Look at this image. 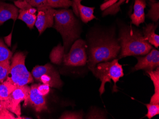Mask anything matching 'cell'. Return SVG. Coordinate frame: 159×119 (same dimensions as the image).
<instances>
[{"instance_id": "cell-29", "label": "cell", "mask_w": 159, "mask_h": 119, "mask_svg": "<svg viewBox=\"0 0 159 119\" xmlns=\"http://www.w3.org/2000/svg\"><path fill=\"white\" fill-rule=\"evenodd\" d=\"M29 3L34 7L37 8L41 5L47 4V0H30Z\"/></svg>"}, {"instance_id": "cell-28", "label": "cell", "mask_w": 159, "mask_h": 119, "mask_svg": "<svg viewBox=\"0 0 159 119\" xmlns=\"http://www.w3.org/2000/svg\"><path fill=\"white\" fill-rule=\"evenodd\" d=\"M16 119V117L8 109L5 108L0 111V119Z\"/></svg>"}, {"instance_id": "cell-11", "label": "cell", "mask_w": 159, "mask_h": 119, "mask_svg": "<svg viewBox=\"0 0 159 119\" xmlns=\"http://www.w3.org/2000/svg\"><path fill=\"white\" fill-rule=\"evenodd\" d=\"M38 84H34L31 86L26 106L28 104L31 105L36 112L40 113L43 111H47L48 108L45 96H42L38 93Z\"/></svg>"}, {"instance_id": "cell-8", "label": "cell", "mask_w": 159, "mask_h": 119, "mask_svg": "<svg viewBox=\"0 0 159 119\" xmlns=\"http://www.w3.org/2000/svg\"><path fill=\"white\" fill-rule=\"evenodd\" d=\"M30 89L31 87L27 85L17 87L11 94L9 97L3 101L5 108L16 115V119H21L20 103L24 101V105L26 106Z\"/></svg>"}, {"instance_id": "cell-17", "label": "cell", "mask_w": 159, "mask_h": 119, "mask_svg": "<svg viewBox=\"0 0 159 119\" xmlns=\"http://www.w3.org/2000/svg\"><path fill=\"white\" fill-rule=\"evenodd\" d=\"M153 82L154 87V93L151 97L150 103L159 104V68H156L155 70L146 71Z\"/></svg>"}, {"instance_id": "cell-23", "label": "cell", "mask_w": 159, "mask_h": 119, "mask_svg": "<svg viewBox=\"0 0 159 119\" xmlns=\"http://www.w3.org/2000/svg\"><path fill=\"white\" fill-rule=\"evenodd\" d=\"M10 62H0V83L6 79L10 69Z\"/></svg>"}, {"instance_id": "cell-1", "label": "cell", "mask_w": 159, "mask_h": 119, "mask_svg": "<svg viewBox=\"0 0 159 119\" xmlns=\"http://www.w3.org/2000/svg\"><path fill=\"white\" fill-rule=\"evenodd\" d=\"M120 50L118 41L113 35L103 33L95 35L89 40L87 62L88 68L93 72L98 63L115 59Z\"/></svg>"}, {"instance_id": "cell-21", "label": "cell", "mask_w": 159, "mask_h": 119, "mask_svg": "<svg viewBox=\"0 0 159 119\" xmlns=\"http://www.w3.org/2000/svg\"><path fill=\"white\" fill-rule=\"evenodd\" d=\"M12 57V52L0 39V62L10 61Z\"/></svg>"}, {"instance_id": "cell-31", "label": "cell", "mask_w": 159, "mask_h": 119, "mask_svg": "<svg viewBox=\"0 0 159 119\" xmlns=\"http://www.w3.org/2000/svg\"><path fill=\"white\" fill-rule=\"evenodd\" d=\"M149 1H150V2H155L156 1V0H149Z\"/></svg>"}, {"instance_id": "cell-5", "label": "cell", "mask_w": 159, "mask_h": 119, "mask_svg": "<svg viewBox=\"0 0 159 119\" xmlns=\"http://www.w3.org/2000/svg\"><path fill=\"white\" fill-rule=\"evenodd\" d=\"M26 55L23 52H16L11 58L9 73L6 79L16 87L25 86L34 82L32 74L25 66Z\"/></svg>"}, {"instance_id": "cell-10", "label": "cell", "mask_w": 159, "mask_h": 119, "mask_svg": "<svg viewBox=\"0 0 159 119\" xmlns=\"http://www.w3.org/2000/svg\"><path fill=\"white\" fill-rule=\"evenodd\" d=\"M137 63L133 68V71L144 70H153L159 66V52L152 48L144 57H137Z\"/></svg>"}, {"instance_id": "cell-3", "label": "cell", "mask_w": 159, "mask_h": 119, "mask_svg": "<svg viewBox=\"0 0 159 119\" xmlns=\"http://www.w3.org/2000/svg\"><path fill=\"white\" fill-rule=\"evenodd\" d=\"M53 27L61 35L65 53L72 44L79 38L80 28L74 12L68 9L56 10L54 15Z\"/></svg>"}, {"instance_id": "cell-14", "label": "cell", "mask_w": 159, "mask_h": 119, "mask_svg": "<svg viewBox=\"0 0 159 119\" xmlns=\"http://www.w3.org/2000/svg\"><path fill=\"white\" fill-rule=\"evenodd\" d=\"M37 11V8L32 6L25 9H20L18 19L25 23L28 27L31 30L34 28L35 23L37 19L36 13Z\"/></svg>"}, {"instance_id": "cell-34", "label": "cell", "mask_w": 159, "mask_h": 119, "mask_svg": "<svg viewBox=\"0 0 159 119\" xmlns=\"http://www.w3.org/2000/svg\"><path fill=\"white\" fill-rule=\"evenodd\" d=\"M2 101V100H1V99H0V102H1Z\"/></svg>"}, {"instance_id": "cell-22", "label": "cell", "mask_w": 159, "mask_h": 119, "mask_svg": "<svg viewBox=\"0 0 159 119\" xmlns=\"http://www.w3.org/2000/svg\"><path fill=\"white\" fill-rule=\"evenodd\" d=\"M151 9L148 11L147 16L154 22H157L159 19V2H150Z\"/></svg>"}, {"instance_id": "cell-33", "label": "cell", "mask_w": 159, "mask_h": 119, "mask_svg": "<svg viewBox=\"0 0 159 119\" xmlns=\"http://www.w3.org/2000/svg\"><path fill=\"white\" fill-rule=\"evenodd\" d=\"M0 1H4V0H0ZM11 1H17V0H11Z\"/></svg>"}, {"instance_id": "cell-15", "label": "cell", "mask_w": 159, "mask_h": 119, "mask_svg": "<svg viewBox=\"0 0 159 119\" xmlns=\"http://www.w3.org/2000/svg\"><path fill=\"white\" fill-rule=\"evenodd\" d=\"M158 26V23L148 24L143 27L142 32L145 40L152 46L156 48H158L159 46V36L155 33Z\"/></svg>"}, {"instance_id": "cell-18", "label": "cell", "mask_w": 159, "mask_h": 119, "mask_svg": "<svg viewBox=\"0 0 159 119\" xmlns=\"http://www.w3.org/2000/svg\"><path fill=\"white\" fill-rule=\"evenodd\" d=\"M65 54L64 47L59 44L52 49L50 53L49 57L52 63L60 65L62 63L63 57Z\"/></svg>"}, {"instance_id": "cell-27", "label": "cell", "mask_w": 159, "mask_h": 119, "mask_svg": "<svg viewBox=\"0 0 159 119\" xmlns=\"http://www.w3.org/2000/svg\"><path fill=\"white\" fill-rule=\"evenodd\" d=\"M50 87H51L49 85L42 83L41 85H38L37 90L40 95L46 96L50 93Z\"/></svg>"}, {"instance_id": "cell-25", "label": "cell", "mask_w": 159, "mask_h": 119, "mask_svg": "<svg viewBox=\"0 0 159 119\" xmlns=\"http://www.w3.org/2000/svg\"><path fill=\"white\" fill-rule=\"evenodd\" d=\"M145 105L148 110L145 117H147L149 119H151L156 115L159 114V104L149 103L145 104Z\"/></svg>"}, {"instance_id": "cell-9", "label": "cell", "mask_w": 159, "mask_h": 119, "mask_svg": "<svg viewBox=\"0 0 159 119\" xmlns=\"http://www.w3.org/2000/svg\"><path fill=\"white\" fill-rule=\"evenodd\" d=\"M38 13L35 26L41 35L47 28L53 27L54 15L56 10L47 5H41L37 8Z\"/></svg>"}, {"instance_id": "cell-20", "label": "cell", "mask_w": 159, "mask_h": 119, "mask_svg": "<svg viewBox=\"0 0 159 119\" xmlns=\"http://www.w3.org/2000/svg\"><path fill=\"white\" fill-rule=\"evenodd\" d=\"M47 5L53 9H68L73 7L74 2L71 0H47Z\"/></svg>"}, {"instance_id": "cell-13", "label": "cell", "mask_w": 159, "mask_h": 119, "mask_svg": "<svg viewBox=\"0 0 159 119\" xmlns=\"http://www.w3.org/2000/svg\"><path fill=\"white\" fill-rule=\"evenodd\" d=\"M146 6V0H134V12L131 15V19L132 23L136 26L145 22L144 10Z\"/></svg>"}, {"instance_id": "cell-24", "label": "cell", "mask_w": 159, "mask_h": 119, "mask_svg": "<svg viewBox=\"0 0 159 119\" xmlns=\"http://www.w3.org/2000/svg\"><path fill=\"white\" fill-rule=\"evenodd\" d=\"M126 0H119L116 3H114L111 6L106 8L102 13L103 16L108 15H114L116 14L120 9V6L124 3Z\"/></svg>"}, {"instance_id": "cell-12", "label": "cell", "mask_w": 159, "mask_h": 119, "mask_svg": "<svg viewBox=\"0 0 159 119\" xmlns=\"http://www.w3.org/2000/svg\"><path fill=\"white\" fill-rule=\"evenodd\" d=\"M19 11L16 5L0 1V26L9 19L16 21L18 17Z\"/></svg>"}, {"instance_id": "cell-7", "label": "cell", "mask_w": 159, "mask_h": 119, "mask_svg": "<svg viewBox=\"0 0 159 119\" xmlns=\"http://www.w3.org/2000/svg\"><path fill=\"white\" fill-rule=\"evenodd\" d=\"M87 45L82 39H78L72 44L69 52L64 54L62 63L71 67L84 66L86 64L88 57L86 53Z\"/></svg>"}, {"instance_id": "cell-30", "label": "cell", "mask_w": 159, "mask_h": 119, "mask_svg": "<svg viewBox=\"0 0 159 119\" xmlns=\"http://www.w3.org/2000/svg\"><path fill=\"white\" fill-rule=\"evenodd\" d=\"M5 108L4 102H3V101H2L1 102H0V111L2 110V109H5ZM5 109H6V108H5Z\"/></svg>"}, {"instance_id": "cell-26", "label": "cell", "mask_w": 159, "mask_h": 119, "mask_svg": "<svg viewBox=\"0 0 159 119\" xmlns=\"http://www.w3.org/2000/svg\"><path fill=\"white\" fill-rule=\"evenodd\" d=\"M61 119H83V115L81 113L78 112H65L60 117Z\"/></svg>"}, {"instance_id": "cell-19", "label": "cell", "mask_w": 159, "mask_h": 119, "mask_svg": "<svg viewBox=\"0 0 159 119\" xmlns=\"http://www.w3.org/2000/svg\"><path fill=\"white\" fill-rule=\"evenodd\" d=\"M17 87L7 79L1 83L0 84V99L2 101L7 100Z\"/></svg>"}, {"instance_id": "cell-32", "label": "cell", "mask_w": 159, "mask_h": 119, "mask_svg": "<svg viewBox=\"0 0 159 119\" xmlns=\"http://www.w3.org/2000/svg\"><path fill=\"white\" fill-rule=\"evenodd\" d=\"M19 1H25L29 2H30V0H19Z\"/></svg>"}, {"instance_id": "cell-2", "label": "cell", "mask_w": 159, "mask_h": 119, "mask_svg": "<svg viewBox=\"0 0 159 119\" xmlns=\"http://www.w3.org/2000/svg\"><path fill=\"white\" fill-rule=\"evenodd\" d=\"M120 47V58L131 56H145L152 49L145 40L143 32L130 26L122 25L118 39Z\"/></svg>"}, {"instance_id": "cell-16", "label": "cell", "mask_w": 159, "mask_h": 119, "mask_svg": "<svg viewBox=\"0 0 159 119\" xmlns=\"http://www.w3.org/2000/svg\"><path fill=\"white\" fill-rule=\"evenodd\" d=\"M82 0H73L75 3L78 11L79 15L80 16L83 23H87L88 22L96 18L94 15V7H90L84 6L81 4Z\"/></svg>"}, {"instance_id": "cell-6", "label": "cell", "mask_w": 159, "mask_h": 119, "mask_svg": "<svg viewBox=\"0 0 159 119\" xmlns=\"http://www.w3.org/2000/svg\"><path fill=\"white\" fill-rule=\"evenodd\" d=\"M31 74L36 81L51 87L60 88L63 85L58 71L50 64L35 66Z\"/></svg>"}, {"instance_id": "cell-4", "label": "cell", "mask_w": 159, "mask_h": 119, "mask_svg": "<svg viewBox=\"0 0 159 119\" xmlns=\"http://www.w3.org/2000/svg\"><path fill=\"white\" fill-rule=\"evenodd\" d=\"M93 73L101 81L99 89L100 96L105 92V85L107 82L111 83L113 82V92H117L116 83L124 75V70L118 59H114L111 61L101 62L95 66Z\"/></svg>"}]
</instances>
